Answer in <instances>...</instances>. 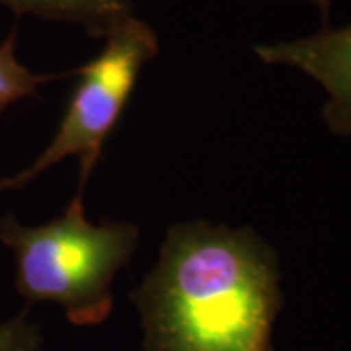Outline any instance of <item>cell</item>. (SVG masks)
Returning a JSON list of instances; mask_svg holds the SVG:
<instances>
[{"label":"cell","instance_id":"1","mask_svg":"<svg viewBox=\"0 0 351 351\" xmlns=\"http://www.w3.org/2000/svg\"><path fill=\"white\" fill-rule=\"evenodd\" d=\"M279 279L277 254L248 226L172 225L158 263L129 295L145 351H274Z\"/></svg>","mask_w":351,"mask_h":351},{"label":"cell","instance_id":"2","mask_svg":"<svg viewBox=\"0 0 351 351\" xmlns=\"http://www.w3.org/2000/svg\"><path fill=\"white\" fill-rule=\"evenodd\" d=\"M0 242L14 252L16 289L27 302H55L76 326H96L113 306V279L138 242V226L94 225L76 191L59 219L41 226L0 219Z\"/></svg>","mask_w":351,"mask_h":351},{"label":"cell","instance_id":"3","mask_svg":"<svg viewBox=\"0 0 351 351\" xmlns=\"http://www.w3.org/2000/svg\"><path fill=\"white\" fill-rule=\"evenodd\" d=\"M156 55L158 39L147 22L131 16L115 25L104 38L100 53L76 69V86L49 147L29 168L0 180V191L24 188L53 164L78 156V193H82L86 180L101 158L106 141L131 100L141 71Z\"/></svg>","mask_w":351,"mask_h":351},{"label":"cell","instance_id":"4","mask_svg":"<svg viewBox=\"0 0 351 351\" xmlns=\"http://www.w3.org/2000/svg\"><path fill=\"white\" fill-rule=\"evenodd\" d=\"M265 64H287L314 78L326 90L322 117L336 135H351V24L324 27L308 38L254 45Z\"/></svg>","mask_w":351,"mask_h":351},{"label":"cell","instance_id":"5","mask_svg":"<svg viewBox=\"0 0 351 351\" xmlns=\"http://www.w3.org/2000/svg\"><path fill=\"white\" fill-rule=\"evenodd\" d=\"M16 16L82 25L92 38H106L115 25L135 16L131 0H0Z\"/></svg>","mask_w":351,"mask_h":351},{"label":"cell","instance_id":"6","mask_svg":"<svg viewBox=\"0 0 351 351\" xmlns=\"http://www.w3.org/2000/svg\"><path fill=\"white\" fill-rule=\"evenodd\" d=\"M16 39H18V34L14 27L10 36L0 43V112L16 101L36 96L43 84L73 73L71 71L63 75H36L34 71H29L25 64L18 61Z\"/></svg>","mask_w":351,"mask_h":351},{"label":"cell","instance_id":"7","mask_svg":"<svg viewBox=\"0 0 351 351\" xmlns=\"http://www.w3.org/2000/svg\"><path fill=\"white\" fill-rule=\"evenodd\" d=\"M41 338L36 324L25 320V314L0 326V351H39Z\"/></svg>","mask_w":351,"mask_h":351},{"label":"cell","instance_id":"8","mask_svg":"<svg viewBox=\"0 0 351 351\" xmlns=\"http://www.w3.org/2000/svg\"><path fill=\"white\" fill-rule=\"evenodd\" d=\"M308 2H313L316 4L320 10H322V16H324V22H326L328 18V10H330V4H332V0H308Z\"/></svg>","mask_w":351,"mask_h":351}]
</instances>
